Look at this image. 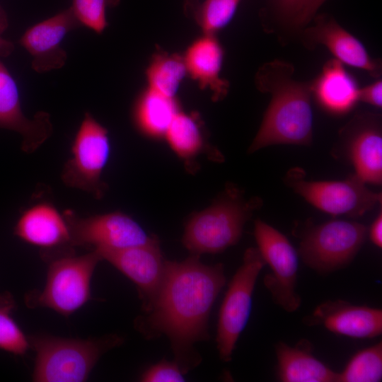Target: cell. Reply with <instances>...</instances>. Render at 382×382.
Returning a JSON list of instances; mask_svg holds the SVG:
<instances>
[{"mask_svg": "<svg viewBox=\"0 0 382 382\" xmlns=\"http://www.w3.org/2000/svg\"><path fill=\"white\" fill-rule=\"evenodd\" d=\"M14 234L40 248L47 259L72 252L69 228L63 215L50 202H40L27 208L18 219Z\"/></svg>", "mask_w": 382, "mask_h": 382, "instance_id": "obj_15", "label": "cell"}, {"mask_svg": "<svg viewBox=\"0 0 382 382\" xmlns=\"http://www.w3.org/2000/svg\"><path fill=\"white\" fill-rule=\"evenodd\" d=\"M71 244L94 250H118L151 243L156 238L147 235L132 217L120 212L81 217L72 210L63 212Z\"/></svg>", "mask_w": 382, "mask_h": 382, "instance_id": "obj_11", "label": "cell"}, {"mask_svg": "<svg viewBox=\"0 0 382 382\" xmlns=\"http://www.w3.org/2000/svg\"><path fill=\"white\" fill-rule=\"evenodd\" d=\"M342 134L354 174L365 183L381 185L382 131L379 116L371 113L356 115Z\"/></svg>", "mask_w": 382, "mask_h": 382, "instance_id": "obj_13", "label": "cell"}, {"mask_svg": "<svg viewBox=\"0 0 382 382\" xmlns=\"http://www.w3.org/2000/svg\"><path fill=\"white\" fill-rule=\"evenodd\" d=\"M293 73L291 64L279 60L266 64L258 71V88L270 93L271 100L250 146V153L276 144L311 145V83L294 79Z\"/></svg>", "mask_w": 382, "mask_h": 382, "instance_id": "obj_2", "label": "cell"}, {"mask_svg": "<svg viewBox=\"0 0 382 382\" xmlns=\"http://www.w3.org/2000/svg\"><path fill=\"white\" fill-rule=\"evenodd\" d=\"M313 43L324 45L342 64L362 69L374 77L379 76L381 65L373 59L363 44L335 20L320 17L306 30Z\"/></svg>", "mask_w": 382, "mask_h": 382, "instance_id": "obj_18", "label": "cell"}, {"mask_svg": "<svg viewBox=\"0 0 382 382\" xmlns=\"http://www.w3.org/2000/svg\"><path fill=\"white\" fill-rule=\"evenodd\" d=\"M241 0H205L197 4L195 16L202 28L212 34L226 25L233 18Z\"/></svg>", "mask_w": 382, "mask_h": 382, "instance_id": "obj_27", "label": "cell"}, {"mask_svg": "<svg viewBox=\"0 0 382 382\" xmlns=\"http://www.w3.org/2000/svg\"><path fill=\"white\" fill-rule=\"evenodd\" d=\"M70 6L81 25L97 33L107 27L106 10L116 6L120 0H71Z\"/></svg>", "mask_w": 382, "mask_h": 382, "instance_id": "obj_28", "label": "cell"}, {"mask_svg": "<svg viewBox=\"0 0 382 382\" xmlns=\"http://www.w3.org/2000/svg\"><path fill=\"white\" fill-rule=\"evenodd\" d=\"M6 25L7 23L4 15L2 12H0V56L1 57H7L13 50V45L11 42L1 37V34L6 28Z\"/></svg>", "mask_w": 382, "mask_h": 382, "instance_id": "obj_34", "label": "cell"}, {"mask_svg": "<svg viewBox=\"0 0 382 382\" xmlns=\"http://www.w3.org/2000/svg\"><path fill=\"white\" fill-rule=\"evenodd\" d=\"M308 322L352 338H372L382 333L381 309L342 300H328L318 305Z\"/></svg>", "mask_w": 382, "mask_h": 382, "instance_id": "obj_17", "label": "cell"}, {"mask_svg": "<svg viewBox=\"0 0 382 382\" xmlns=\"http://www.w3.org/2000/svg\"><path fill=\"white\" fill-rule=\"evenodd\" d=\"M265 265L257 248H248L228 284L219 311L216 340L219 357L225 362L231 360L238 339L248 323L256 280Z\"/></svg>", "mask_w": 382, "mask_h": 382, "instance_id": "obj_9", "label": "cell"}, {"mask_svg": "<svg viewBox=\"0 0 382 382\" xmlns=\"http://www.w3.org/2000/svg\"><path fill=\"white\" fill-rule=\"evenodd\" d=\"M304 177L301 168H294L284 182L308 203L333 216H361L381 202V193L369 190L355 174L340 181H310Z\"/></svg>", "mask_w": 382, "mask_h": 382, "instance_id": "obj_8", "label": "cell"}, {"mask_svg": "<svg viewBox=\"0 0 382 382\" xmlns=\"http://www.w3.org/2000/svg\"><path fill=\"white\" fill-rule=\"evenodd\" d=\"M110 151L108 130L86 112L71 142V157L62 168V182L100 199L106 187L101 175Z\"/></svg>", "mask_w": 382, "mask_h": 382, "instance_id": "obj_6", "label": "cell"}, {"mask_svg": "<svg viewBox=\"0 0 382 382\" xmlns=\"http://www.w3.org/2000/svg\"><path fill=\"white\" fill-rule=\"evenodd\" d=\"M49 260L44 289L28 294L26 304L30 308H49L69 316L90 300L91 277L103 259L93 250L81 255L67 253Z\"/></svg>", "mask_w": 382, "mask_h": 382, "instance_id": "obj_5", "label": "cell"}, {"mask_svg": "<svg viewBox=\"0 0 382 382\" xmlns=\"http://www.w3.org/2000/svg\"><path fill=\"white\" fill-rule=\"evenodd\" d=\"M369 238L371 242L378 248L382 247V213L378 214L369 229Z\"/></svg>", "mask_w": 382, "mask_h": 382, "instance_id": "obj_33", "label": "cell"}, {"mask_svg": "<svg viewBox=\"0 0 382 382\" xmlns=\"http://www.w3.org/2000/svg\"><path fill=\"white\" fill-rule=\"evenodd\" d=\"M165 134L171 147L182 157L195 154L202 146V137L196 122L183 112L175 115Z\"/></svg>", "mask_w": 382, "mask_h": 382, "instance_id": "obj_25", "label": "cell"}, {"mask_svg": "<svg viewBox=\"0 0 382 382\" xmlns=\"http://www.w3.org/2000/svg\"><path fill=\"white\" fill-rule=\"evenodd\" d=\"M225 283L221 263L204 265L196 255L180 262L165 260L156 298L149 310L135 320L136 329L146 339L167 336L183 374L202 361L194 345L209 340V313Z\"/></svg>", "mask_w": 382, "mask_h": 382, "instance_id": "obj_1", "label": "cell"}, {"mask_svg": "<svg viewBox=\"0 0 382 382\" xmlns=\"http://www.w3.org/2000/svg\"><path fill=\"white\" fill-rule=\"evenodd\" d=\"M359 100L376 108L382 105V82L378 79L359 90Z\"/></svg>", "mask_w": 382, "mask_h": 382, "instance_id": "obj_31", "label": "cell"}, {"mask_svg": "<svg viewBox=\"0 0 382 382\" xmlns=\"http://www.w3.org/2000/svg\"><path fill=\"white\" fill-rule=\"evenodd\" d=\"M183 60L187 71L201 87L209 88L215 98L226 94L228 83L220 77L223 50L211 34L195 42L187 50Z\"/></svg>", "mask_w": 382, "mask_h": 382, "instance_id": "obj_21", "label": "cell"}, {"mask_svg": "<svg viewBox=\"0 0 382 382\" xmlns=\"http://www.w3.org/2000/svg\"><path fill=\"white\" fill-rule=\"evenodd\" d=\"M187 72L184 60L176 55H158L147 70L149 88L173 98Z\"/></svg>", "mask_w": 382, "mask_h": 382, "instance_id": "obj_23", "label": "cell"}, {"mask_svg": "<svg viewBox=\"0 0 382 382\" xmlns=\"http://www.w3.org/2000/svg\"><path fill=\"white\" fill-rule=\"evenodd\" d=\"M367 235L356 221L332 220L313 226L303 235L298 250L303 262L320 273L338 270L354 258Z\"/></svg>", "mask_w": 382, "mask_h": 382, "instance_id": "obj_7", "label": "cell"}, {"mask_svg": "<svg viewBox=\"0 0 382 382\" xmlns=\"http://www.w3.org/2000/svg\"><path fill=\"white\" fill-rule=\"evenodd\" d=\"M0 128L19 133L23 139L21 148L26 153L36 151L53 131L49 113L40 111L31 119L23 114L17 84L1 61Z\"/></svg>", "mask_w": 382, "mask_h": 382, "instance_id": "obj_16", "label": "cell"}, {"mask_svg": "<svg viewBox=\"0 0 382 382\" xmlns=\"http://www.w3.org/2000/svg\"><path fill=\"white\" fill-rule=\"evenodd\" d=\"M302 0H276V6L280 16L291 21Z\"/></svg>", "mask_w": 382, "mask_h": 382, "instance_id": "obj_32", "label": "cell"}, {"mask_svg": "<svg viewBox=\"0 0 382 382\" xmlns=\"http://www.w3.org/2000/svg\"><path fill=\"white\" fill-rule=\"evenodd\" d=\"M311 88L318 103L331 114L344 115L359 101L358 83L335 59L325 64L320 74L311 83Z\"/></svg>", "mask_w": 382, "mask_h": 382, "instance_id": "obj_19", "label": "cell"}, {"mask_svg": "<svg viewBox=\"0 0 382 382\" xmlns=\"http://www.w3.org/2000/svg\"><path fill=\"white\" fill-rule=\"evenodd\" d=\"M254 236L257 249L271 269L263 281L272 300L286 312L296 311L301 302L296 291L298 253L284 234L262 220L255 221Z\"/></svg>", "mask_w": 382, "mask_h": 382, "instance_id": "obj_10", "label": "cell"}, {"mask_svg": "<svg viewBox=\"0 0 382 382\" xmlns=\"http://www.w3.org/2000/svg\"><path fill=\"white\" fill-rule=\"evenodd\" d=\"M260 199L245 201L234 188L219 201L196 214L187 222L183 243L192 255L218 253L235 245Z\"/></svg>", "mask_w": 382, "mask_h": 382, "instance_id": "obj_4", "label": "cell"}, {"mask_svg": "<svg viewBox=\"0 0 382 382\" xmlns=\"http://www.w3.org/2000/svg\"><path fill=\"white\" fill-rule=\"evenodd\" d=\"M278 377L283 382H337L338 373L316 358L307 340L295 347L283 342L275 346Z\"/></svg>", "mask_w": 382, "mask_h": 382, "instance_id": "obj_20", "label": "cell"}, {"mask_svg": "<svg viewBox=\"0 0 382 382\" xmlns=\"http://www.w3.org/2000/svg\"><path fill=\"white\" fill-rule=\"evenodd\" d=\"M28 340L36 353L33 381L83 382L99 359L123 338L115 334L86 340L33 335Z\"/></svg>", "mask_w": 382, "mask_h": 382, "instance_id": "obj_3", "label": "cell"}, {"mask_svg": "<svg viewBox=\"0 0 382 382\" xmlns=\"http://www.w3.org/2000/svg\"><path fill=\"white\" fill-rule=\"evenodd\" d=\"M382 378L381 342L356 353L341 373L337 382H378Z\"/></svg>", "mask_w": 382, "mask_h": 382, "instance_id": "obj_24", "label": "cell"}, {"mask_svg": "<svg viewBox=\"0 0 382 382\" xmlns=\"http://www.w3.org/2000/svg\"><path fill=\"white\" fill-rule=\"evenodd\" d=\"M15 306V301L11 294H0V349L13 354L23 355L30 347V343L11 316Z\"/></svg>", "mask_w": 382, "mask_h": 382, "instance_id": "obj_26", "label": "cell"}, {"mask_svg": "<svg viewBox=\"0 0 382 382\" xmlns=\"http://www.w3.org/2000/svg\"><path fill=\"white\" fill-rule=\"evenodd\" d=\"M178 112L173 98L149 88L137 105L135 119L142 131L153 136H160L166 134Z\"/></svg>", "mask_w": 382, "mask_h": 382, "instance_id": "obj_22", "label": "cell"}, {"mask_svg": "<svg viewBox=\"0 0 382 382\" xmlns=\"http://www.w3.org/2000/svg\"><path fill=\"white\" fill-rule=\"evenodd\" d=\"M326 0H302L291 22L295 27L306 25Z\"/></svg>", "mask_w": 382, "mask_h": 382, "instance_id": "obj_30", "label": "cell"}, {"mask_svg": "<svg viewBox=\"0 0 382 382\" xmlns=\"http://www.w3.org/2000/svg\"><path fill=\"white\" fill-rule=\"evenodd\" d=\"M144 382H181L183 374L177 363L162 359L146 370L141 376Z\"/></svg>", "mask_w": 382, "mask_h": 382, "instance_id": "obj_29", "label": "cell"}, {"mask_svg": "<svg viewBox=\"0 0 382 382\" xmlns=\"http://www.w3.org/2000/svg\"><path fill=\"white\" fill-rule=\"evenodd\" d=\"M81 26L69 7L28 29L20 43L33 57V69L42 74L62 68L67 54L61 43L68 33Z\"/></svg>", "mask_w": 382, "mask_h": 382, "instance_id": "obj_14", "label": "cell"}, {"mask_svg": "<svg viewBox=\"0 0 382 382\" xmlns=\"http://www.w3.org/2000/svg\"><path fill=\"white\" fill-rule=\"evenodd\" d=\"M137 286L144 312L151 308L160 288L164 262L156 240L118 250H94Z\"/></svg>", "mask_w": 382, "mask_h": 382, "instance_id": "obj_12", "label": "cell"}]
</instances>
